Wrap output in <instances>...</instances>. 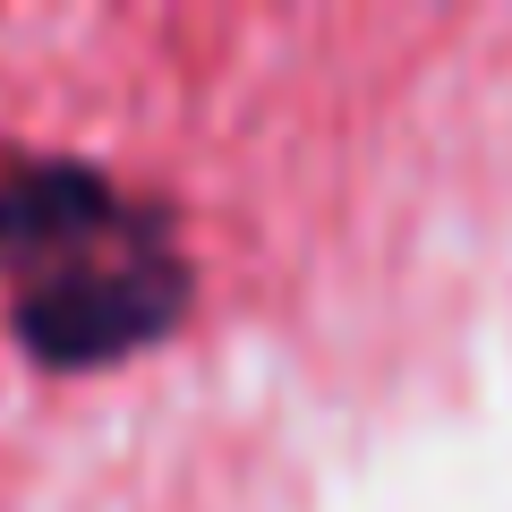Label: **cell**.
Wrapping results in <instances>:
<instances>
[{
	"mask_svg": "<svg viewBox=\"0 0 512 512\" xmlns=\"http://www.w3.org/2000/svg\"><path fill=\"white\" fill-rule=\"evenodd\" d=\"M0 291L43 359H103L154 342L180 316L188 265L163 205L111 188L86 163L0 171Z\"/></svg>",
	"mask_w": 512,
	"mask_h": 512,
	"instance_id": "obj_1",
	"label": "cell"
}]
</instances>
